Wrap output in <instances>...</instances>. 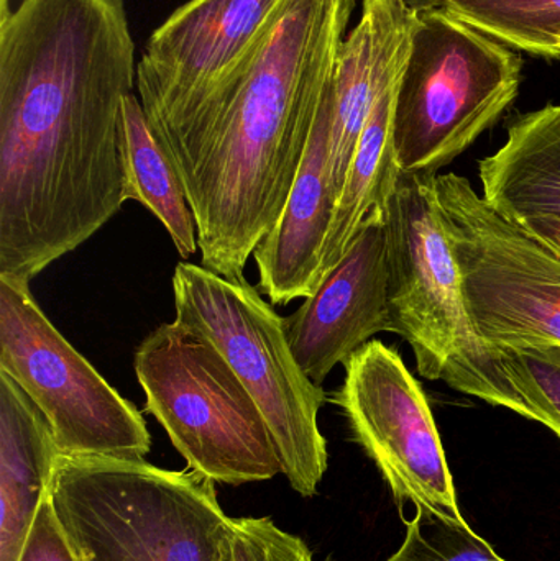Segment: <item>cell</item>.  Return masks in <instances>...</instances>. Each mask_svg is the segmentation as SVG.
I'll list each match as a JSON object with an SVG mask.
<instances>
[{
    "label": "cell",
    "mask_w": 560,
    "mask_h": 561,
    "mask_svg": "<svg viewBox=\"0 0 560 561\" xmlns=\"http://www.w3.org/2000/svg\"><path fill=\"white\" fill-rule=\"evenodd\" d=\"M439 5L512 49L560 59V0H443Z\"/></svg>",
    "instance_id": "19"
},
{
    "label": "cell",
    "mask_w": 560,
    "mask_h": 561,
    "mask_svg": "<svg viewBox=\"0 0 560 561\" xmlns=\"http://www.w3.org/2000/svg\"><path fill=\"white\" fill-rule=\"evenodd\" d=\"M332 107L334 81L322 99L305 160L285 209L253 252L259 268V289L273 306H288L293 300L306 299L321 283L322 250L338 201L329 173Z\"/></svg>",
    "instance_id": "14"
},
{
    "label": "cell",
    "mask_w": 560,
    "mask_h": 561,
    "mask_svg": "<svg viewBox=\"0 0 560 561\" xmlns=\"http://www.w3.org/2000/svg\"><path fill=\"white\" fill-rule=\"evenodd\" d=\"M441 220L473 329L492 348L560 346V253L496 213L467 178L437 176Z\"/></svg>",
    "instance_id": "8"
},
{
    "label": "cell",
    "mask_w": 560,
    "mask_h": 561,
    "mask_svg": "<svg viewBox=\"0 0 560 561\" xmlns=\"http://www.w3.org/2000/svg\"><path fill=\"white\" fill-rule=\"evenodd\" d=\"M173 294L176 320L216 343L259 405L289 486L315 496L328 471L319 411L329 399L295 358L285 319L245 276L229 279L193 263H178Z\"/></svg>",
    "instance_id": "5"
},
{
    "label": "cell",
    "mask_w": 560,
    "mask_h": 561,
    "mask_svg": "<svg viewBox=\"0 0 560 561\" xmlns=\"http://www.w3.org/2000/svg\"><path fill=\"white\" fill-rule=\"evenodd\" d=\"M510 46L443 7L418 10L395 98L393 144L403 173L437 174L492 128L522 88Z\"/></svg>",
    "instance_id": "7"
},
{
    "label": "cell",
    "mask_w": 560,
    "mask_h": 561,
    "mask_svg": "<svg viewBox=\"0 0 560 561\" xmlns=\"http://www.w3.org/2000/svg\"><path fill=\"white\" fill-rule=\"evenodd\" d=\"M345 378L331 401L352 438L372 458L404 507L466 520L430 399L400 353L370 340L344 363Z\"/></svg>",
    "instance_id": "10"
},
{
    "label": "cell",
    "mask_w": 560,
    "mask_h": 561,
    "mask_svg": "<svg viewBox=\"0 0 560 561\" xmlns=\"http://www.w3.org/2000/svg\"><path fill=\"white\" fill-rule=\"evenodd\" d=\"M285 325L295 358L318 386L377 333H395L385 209L368 217L344 259L285 319Z\"/></svg>",
    "instance_id": "12"
},
{
    "label": "cell",
    "mask_w": 560,
    "mask_h": 561,
    "mask_svg": "<svg viewBox=\"0 0 560 561\" xmlns=\"http://www.w3.org/2000/svg\"><path fill=\"white\" fill-rule=\"evenodd\" d=\"M145 412L164 428L187 468L230 486L283 474L275 440L216 343L190 323H161L135 352Z\"/></svg>",
    "instance_id": "6"
},
{
    "label": "cell",
    "mask_w": 560,
    "mask_h": 561,
    "mask_svg": "<svg viewBox=\"0 0 560 561\" xmlns=\"http://www.w3.org/2000/svg\"><path fill=\"white\" fill-rule=\"evenodd\" d=\"M354 10L355 0H283L250 61L168 151L204 268L243 278L282 216Z\"/></svg>",
    "instance_id": "2"
},
{
    "label": "cell",
    "mask_w": 560,
    "mask_h": 561,
    "mask_svg": "<svg viewBox=\"0 0 560 561\" xmlns=\"http://www.w3.org/2000/svg\"><path fill=\"white\" fill-rule=\"evenodd\" d=\"M283 0H190L148 39L137 91L164 150L236 79Z\"/></svg>",
    "instance_id": "11"
},
{
    "label": "cell",
    "mask_w": 560,
    "mask_h": 561,
    "mask_svg": "<svg viewBox=\"0 0 560 561\" xmlns=\"http://www.w3.org/2000/svg\"><path fill=\"white\" fill-rule=\"evenodd\" d=\"M404 2H407L408 5L411 7V9L424 10L431 9V7L439 5V3L443 2V0H404Z\"/></svg>",
    "instance_id": "25"
},
{
    "label": "cell",
    "mask_w": 560,
    "mask_h": 561,
    "mask_svg": "<svg viewBox=\"0 0 560 561\" xmlns=\"http://www.w3.org/2000/svg\"><path fill=\"white\" fill-rule=\"evenodd\" d=\"M222 561H316L308 543L276 526L272 517L230 519ZM332 561V560H325Z\"/></svg>",
    "instance_id": "22"
},
{
    "label": "cell",
    "mask_w": 560,
    "mask_h": 561,
    "mask_svg": "<svg viewBox=\"0 0 560 561\" xmlns=\"http://www.w3.org/2000/svg\"><path fill=\"white\" fill-rule=\"evenodd\" d=\"M479 178L502 216L560 220V104L518 115L503 147L480 161Z\"/></svg>",
    "instance_id": "16"
},
{
    "label": "cell",
    "mask_w": 560,
    "mask_h": 561,
    "mask_svg": "<svg viewBox=\"0 0 560 561\" xmlns=\"http://www.w3.org/2000/svg\"><path fill=\"white\" fill-rule=\"evenodd\" d=\"M122 150L128 201L140 203L163 224L184 260L196 255L197 224L186 187L134 92L124 101Z\"/></svg>",
    "instance_id": "18"
},
{
    "label": "cell",
    "mask_w": 560,
    "mask_h": 561,
    "mask_svg": "<svg viewBox=\"0 0 560 561\" xmlns=\"http://www.w3.org/2000/svg\"><path fill=\"white\" fill-rule=\"evenodd\" d=\"M385 230L391 319L395 333L413 350L418 373L536 421L502 350L487 345L473 329L441 220L437 174L401 171L385 207Z\"/></svg>",
    "instance_id": "3"
},
{
    "label": "cell",
    "mask_w": 560,
    "mask_h": 561,
    "mask_svg": "<svg viewBox=\"0 0 560 561\" xmlns=\"http://www.w3.org/2000/svg\"><path fill=\"white\" fill-rule=\"evenodd\" d=\"M10 13L9 0H0V23L5 22Z\"/></svg>",
    "instance_id": "26"
},
{
    "label": "cell",
    "mask_w": 560,
    "mask_h": 561,
    "mask_svg": "<svg viewBox=\"0 0 560 561\" xmlns=\"http://www.w3.org/2000/svg\"><path fill=\"white\" fill-rule=\"evenodd\" d=\"M16 561H79L56 516L52 494H45Z\"/></svg>",
    "instance_id": "23"
},
{
    "label": "cell",
    "mask_w": 560,
    "mask_h": 561,
    "mask_svg": "<svg viewBox=\"0 0 560 561\" xmlns=\"http://www.w3.org/2000/svg\"><path fill=\"white\" fill-rule=\"evenodd\" d=\"M398 82L378 99L362 131L325 237L319 268L321 280L344 259L368 217L387 207L397 187L401 173L393 144Z\"/></svg>",
    "instance_id": "17"
},
{
    "label": "cell",
    "mask_w": 560,
    "mask_h": 561,
    "mask_svg": "<svg viewBox=\"0 0 560 561\" xmlns=\"http://www.w3.org/2000/svg\"><path fill=\"white\" fill-rule=\"evenodd\" d=\"M124 0H22L0 23V276L32 280L127 203Z\"/></svg>",
    "instance_id": "1"
},
{
    "label": "cell",
    "mask_w": 560,
    "mask_h": 561,
    "mask_svg": "<svg viewBox=\"0 0 560 561\" xmlns=\"http://www.w3.org/2000/svg\"><path fill=\"white\" fill-rule=\"evenodd\" d=\"M59 455L42 409L0 371V561L19 560Z\"/></svg>",
    "instance_id": "15"
},
{
    "label": "cell",
    "mask_w": 560,
    "mask_h": 561,
    "mask_svg": "<svg viewBox=\"0 0 560 561\" xmlns=\"http://www.w3.org/2000/svg\"><path fill=\"white\" fill-rule=\"evenodd\" d=\"M49 494L79 561H222L230 517L199 471L59 455Z\"/></svg>",
    "instance_id": "4"
},
{
    "label": "cell",
    "mask_w": 560,
    "mask_h": 561,
    "mask_svg": "<svg viewBox=\"0 0 560 561\" xmlns=\"http://www.w3.org/2000/svg\"><path fill=\"white\" fill-rule=\"evenodd\" d=\"M385 561H506L477 536L466 520H453L416 511L407 523V536Z\"/></svg>",
    "instance_id": "20"
},
{
    "label": "cell",
    "mask_w": 560,
    "mask_h": 561,
    "mask_svg": "<svg viewBox=\"0 0 560 561\" xmlns=\"http://www.w3.org/2000/svg\"><path fill=\"white\" fill-rule=\"evenodd\" d=\"M416 15L418 10L404 0H362L361 19L339 48L329 138V173L335 197L375 104L403 75Z\"/></svg>",
    "instance_id": "13"
},
{
    "label": "cell",
    "mask_w": 560,
    "mask_h": 561,
    "mask_svg": "<svg viewBox=\"0 0 560 561\" xmlns=\"http://www.w3.org/2000/svg\"><path fill=\"white\" fill-rule=\"evenodd\" d=\"M0 371L42 409L65 457L144 460L147 421L59 333L30 280L0 276Z\"/></svg>",
    "instance_id": "9"
},
{
    "label": "cell",
    "mask_w": 560,
    "mask_h": 561,
    "mask_svg": "<svg viewBox=\"0 0 560 561\" xmlns=\"http://www.w3.org/2000/svg\"><path fill=\"white\" fill-rule=\"evenodd\" d=\"M526 229L532 230L539 239L546 240L552 249L560 253V220L559 219H529L522 222Z\"/></svg>",
    "instance_id": "24"
},
{
    "label": "cell",
    "mask_w": 560,
    "mask_h": 561,
    "mask_svg": "<svg viewBox=\"0 0 560 561\" xmlns=\"http://www.w3.org/2000/svg\"><path fill=\"white\" fill-rule=\"evenodd\" d=\"M499 350L513 382L535 411L536 422L560 437V346Z\"/></svg>",
    "instance_id": "21"
}]
</instances>
